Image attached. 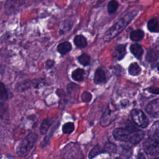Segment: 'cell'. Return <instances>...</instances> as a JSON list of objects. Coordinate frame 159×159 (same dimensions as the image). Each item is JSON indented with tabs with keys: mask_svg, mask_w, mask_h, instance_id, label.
Returning a JSON list of instances; mask_svg holds the SVG:
<instances>
[{
	"mask_svg": "<svg viewBox=\"0 0 159 159\" xmlns=\"http://www.w3.org/2000/svg\"><path fill=\"white\" fill-rule=\"evenodd\" d=\"M137 14L138 11H133L119 19L104 33L103 40L104 41H109L117 36L123 30H124V29L137 15Z\"/></svg>",
	"mask_w": 159,
	"mask_h": 159,
	"instance_id": "obj_1",
	"label": "cell"
},
{
	"mask_svg": "<svg viewBox=\"0 0 159 159\" xmlns=\"http://www.w3.org/2000/svg\"><path fill=\"white\" fill-rule=\"evenodd\" d=\"M139 129L135 127L133 124L128 121V124H126L125 127L116 128L113 131V136L117 140L120 142H130L133 134Z\"/></svg>",
	"mask_w": 159,
	"mask_h": 159,
	"instance_id": "obj_2",
	"label": "cell"
},
{
	"mask_svg": "<svg viewBox=\"0 0 159 159\" xmlns=\"http://www.w3.org/2000/svg\"><path fill=\"white\" fill-rule=\"evenodd\" d=\"M38 136L35 133H30L20 142L17 148V153L20 157H25L33 148Z\"/></svg>",
	"mask_w": 159,
	"mask_h": 159,
	"instance_id": "obj_3",
	"label": "cell"
},
{
	"mask_svg": "<svg viewBox=\"0 0 159 159\" xmlns=\"http://www.w3.org/2000/svg\"><path fill=\"white\" fill-rule=\"evenodd\" d=\"M119 114L118 109L111 104L107 106L106 111L100 119V124L102 127H107L110 125L117 117Z\"/></svg>",
	"mask_w": 159,
	"mask_h": 159,
	"instance_id": "obj_4",
	"label": "cell"
},
{
	"mask_svg": "<svg viewBox=\"0 0 159 159\" xmlns=\"http://www.w3.org/2000/svg\"><path fill=\"white\" fill-rule=\"evenodd\" d=\"M131 118L137 125L141 128H145L148 126L149 120L144 112L140 109H134L130 111Z\"/></svg>",
	"mask_w": 159,
	"mask_h": 159,
	"instance_id": "obj_5",
	"label": "cell"
},
{
	"mask_svg": "<svg viewBox=\"0 0 159 159\" xmlns=\"http://www.w3.org/2000/svg\"><path fill=\"white\" fill-rule=\"evenodd\" d=\"M145 153L155 155L158 153V138L148 137L143 144Z\"/></svg>",
	"mask_w": 159,
	"mask_h": 159,
	"instance_id": "obj_6",
	"label": "cell"
},
{
	"mask_svg": "<svg viewBox=\"0 0 159 159\" xmlns=\"http://www.w3.org/2000/svg\"><path fill=\"white\" fill-rule=\"evenodd\" d=\"M146 112L152 117L157 118L159 115V99L151 101L145 107Z\"/></svg>",
	"mask_w": 159,
	"mask_h": 159,
	"instance_id": "obj_7",
	"label": "cell"
},
{
	"mask_svg": "<svg viewBox=\"0 0 159 159\" xmlns=\"http://www.w3.org/2000/svg\"><path fill=\"white\" fill-rule=\"evenodd\" d=\"M146 60L148 63L151 64L152 67L157 66L158 60V51L153 48L148 50L146 55Z\"/></svg>",
	"mask_w": 159,
	"mask_h": 159,
	"instance_id": "obj_8",
	"label": "cell"
},
{
	"mask_svg": "<svg viewBox=\"0 0 159 159\" xmlns=\"http://www.w3.org/2000/svg\"><path fill=\"white\" fill-rule=\"evenodd\" d=\"M126 49L125 45L119 44L114 47L113 51V57L117 60H121L125 55Z\"/></svg>",
	"mask_w": 159,
	"mask_h": 159,
	"instance_id": "obj_9",
	"label": "cell"
},
{
	"mask_svg": "<svg viewBox=\"0 0 159 159\" xmlns=\"http://www.w3.org/2000/svg\"><path fill=\"white\" fill-rule=\"evenodd\" d=\"M106 81V75L104 71L101 69L98 68L96 70L94 76V82L96 84H101Z\"/></svg>",
	"mask_w": 159,
	"mask_h": 159,
	"instance_id": "obj_10",
	"label": "cell"
},
{
	"mask_svg": "<svg viewBox=\"0 0 159 159\" xmlns=\"http://www.w3.org/2000/svg\"><path fill=\"white\" fill-rule=\"evenodd\" d=\"M130 50L131 53L137 58H140L143 55V50L140 45L139 43H134L132 44L130 47Z\"/></svg>",
	"mask_w": 159,
	"mask_h": 159,
	"instance_id": "obj_11",
	"label": "cell"
},
{
	"mask_svg": "<svg viewBox=\"0 0 159 159\" xmlns=\"http://www.w3.org/2000/svg\"><path fill=\"white\" fill-rule=\"evenodd\" d=\"M71 45L68 42H64L60 43L57 47V51L61 55H65L71 50Z\"/></svg>",
	"mask_w": 159,
	"mask_h": 159,
	"instance_id": "obj_12",
	"label": "cell"
},
{
	"mask_svg": "<svg viewBox=\"0 0 159 159\" xmlns=\"http://www.w3.org/2000/svg\"><path fill=\"white\" fill-rule=\"evenodd\" d=\"M143 136H144V132L142 130H140L139 129L138 130H137L133 134L130 140V142L134 145L137 144L143 139Z\"/></svg>",
	"mask_w": 159,
	"mask_h": 159,
	"instance_id": "obj_13",
	"label": "cell"
},
{
	"mask_svg": "<svg viewBox=\"0 0 159 159\" xmlns=\"http://www.w3.org/2000/svg\"><path fill=\"white\" fill-rule=\"evenodd\" d=\"M53 119L52 118H47L41 124L40 127V132L42 134H45L48 131L50 125L53 124Z\"/></svg>",
	"mask_w": 159,
	"mask_h": 159,
	"instance_id": "obj_14",
	"label": "cell"
},
{
	"mask_svg": "<svg viewBox=\"0 0 159 159\" xmlns=\"http://www.w3.org/2000/svg\"><path fill=\"white\" fill-rule=\"evenodd\" d=\"M74 43L77 47L84 48L87 45L86 39L82 35H78L74 38Z\"/></svg>",
	"mask_w": 159,
	"mask_h": 159,
	"instance_id": "obj_15",
	"label": "cell"
},
{
	"mask_svg": "<svg viewBox=\"0 0 159 159\" xmlns=\"http://www.w3.org/2000/svg\"><path fill=\"white\" fill-rule=\"evenodd\" d=\"M147 28L152 32H158V21L157 18H152L147 22Z\"/></svg>",
	"mask_w": 159,
	"mask_h": 159,
	"instance_id": "obj_16",
	"label": "cell"
},
{
	"mask_svg": "<svg viewBox=\"0 0 159 159\" xmlns=\"http://www.w3.org/2000/svg\"><path fill=\"white\" fill-rule=\"evenodd\" d=\"M144 37V32L140 29L132 31L130 34V38L132 41H140Z\"/></svg>",
	"mask_w": 159,
	"mask_h": 159,
	"instance_id": "obj_17",
	"label": "cell"
},
{
	"mask_svg": "<svg viewBox=\"0 0 159 159\" xmlns=\"http://www.w3.org/2000/svg\"><path fill=\"white\" fill-rule=\"evenodd\" d=\"M129 73L132 76H137L141 73V68L137 63H132L129 66Z\"/></svg>",
	"mask_w": 159,
	"mask_h": 159,
	"instance_id": "obj_18",
	"label": "cell"
},
{
	"mask_svg": "<svg viewBox=\"0 0 159 159\" xmlns=\"http://www.w3.org/2000/svg\"><path fill=\"white\" fill-rule=\"evenodd\" d=\"M84 73V71L83 69L77 68L76 70H75L72 72L71 77L75 81H83V80L84 79V76H83Z\"/></svg>",
	"mask_w": 159,
	"mask_h": 159,
	"instance_id": "obj_19",
	"label": "cell"
},
{
	"mask_svg": "<svg viewBox=\"0 0 159 159\" xmlns=\"http://www.w3.org/2000/svg\"><path fill=\"white\" fill-rule=\"evenodd\" d=\"M148 137L158 138V121H156L148 132Z\"/></svg>",
	"mask_w": 159,
	"mask_h": 159,
	"instance_id": "obj_20",
	"label": "cell"
},
{
	"mask_svg": "<svg viewBox=\"0 0 159 159\" xmlns=\"http://www.w3.org/2000/svg\"><path fill=\"white\" fill-rule=\"evenodd\" d=\"M75 129V125L73 122H66L65 123L62 127V131L64 134H70Z\"/></svg>",
	"mask_w": 159,
	"mask_h": 159,
	"instance_id": "obj_21",
	"label": "cell"
},
{
	"mask_svg": "<svg viewBox=\"0 0 159 159\" xmlns=\"http://www.w3.org/2000/svg\"><path fill=\"white\" fill-rule=\"evenodd\" d=\"M8 98L7 92L5 85L3 83L0 81V100L6 101Z\"/></svg>",
	"mask_w": 159,
	"mask_h": 159,
	"instance_id": "obj_22",
	"label": "cell"
},
{
	"mask_svg": "<svg viewBox=\"0 0 159 159\" xmlns=\"http://www.w3.org/2000/svg\"><path fill=\"white\" fill-rule=\"evenodd\" d=\"M119 7V3L116 1H111L107 5V11L109 14L115 12Z\"/></svg>",
	"mask_w": 159,
	"mask_h": 159,
	"instance_id": "obj_23",
	"label": "cell"
},
{
	"mask_svg": "<svg viewBox=\"0 0 159 159\" xmlns=\"http://www.w3.org/2000/svg\"><path fill=\"white\" fill-rule=\"evenodd\" d=\"M79 62L83 66H87L90 63V57L86 53H83L78 57Z\"/></svg>",
	"mask_w": 159,
	"mask_h": 159,
	"instance_id": "obj_24",
	"label": "cell"
},
{
	"mask_svg": "<svg viewBox=\"0 0 159 159\" xmlns=\"http://www.w3.org/2000/svg\"><path fill=\"white\" fill-rule=\"evenodd\" d=\"M101 152H102V150L101 147H100V145H97L90 151L89 153V158L92 159L93 158H94V157H96V155H98Z\"/></svg>",
	"mask_w": 159,
	"mask_h": 159,
	"instance_id": "obj_25",
	"label": "cell"
},
{
	"mask_svg": "<svg viewBox=\"0 0 159 159\" xmlns=\"http://www.w3.org/2000/svg\"><path fill=\"white\" fill-rule=\"evenodd\" d=\"M104 150L110 153H114L117 150L116 145L112 143H107L104 146Z\"/></svg>",
	"mask_w": 159,
	"mask_h": 159,
	"instance_id": "obj_26",
	"label": "cell"
},
{
	"mask_svg": "<svg viewBox=\"0 0 159 159\" xmlns=\"http://www.w3.org/2000/svg\"><path fill=\"white\" fill-rule=\"evenodd\" d=\"M92 98V96H91V94L88 93V92H84L82 95H81V99H82V101L83 102H89L91 101Z\"/></svg>",
	"mask_w": 159,
	"mask_h": 159,
	"instance_id": "obj_27",
	"label": "cell"
},
{
	"mask_svg": "<svg viewBox=\"0 0 159 159\" xmlns=\"http://www.w3.org/2000/svg\"><path fill=\"white\" fill-rule=\"evenodd\" d=\"M137 159H148L146 153L145 152L143 151H140L138 153V157Z\"/></svg>",
	"mask_w": 159,
	"mask_h": 159,
	"instance_id": "obj_28",
	"label": "cell"
},
{
	"mask_svg": "<svg viewBox=\"0 0 159 159\" xmlns=\"http://www.w3.org/2000/svg\"><path fill=\"white\" fill-rule=\"evenodd\" d=\"M54 65V61L52 60H48L46 61V68H52Z\"/></svg>",
	"mask_w": 159,
	"mask_h": 159,
	"instance_id": "obj_29",
	"label": "cell"
},
{
	"mask_svg": "<svg viewBox=\"0 0 159 159\" xmlns=\"http://www.w3.org/2000/svg\"><path fill=\"white\" fill-rule=\"evenodd\" d=\"M148 91L152 94H158V88H150Z\"/></svg>",
	"mask_w": 159,
	"mask_h": 159,
	"instance_id": "obj_30",
	"label": "cell"
},
{
	"mask_svg": "<svg viewBox=\"0 0 159 159\" xmlns=\"http://www.w3.org/2000/svg\"><path fill=\"white\" fill-rule=\"evenodd\" d=\"M116 159H121V158H116Z\"/></svg>",
	"mask_w": 159,
	"mask_h": 159,
	"instance_id": "obj_31",
	"label": "cell"
},
{
	"mask_svg": "<svg viewBox=\"0 0 159 159\" xmlns=\"http://www.w3.org/2000/svg\"><path fill=\"white\" fill-rule=\"evenodd\" d=\"M154 159H158V158H154Z\"/></svg>",
	"mask_w": 159,
	"mask_h": 159,
	"instance_id": "obj_32",
	"label": "cell"
}]
</instances>
